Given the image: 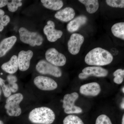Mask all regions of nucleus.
<instances>
[{"instance_id":"f257e3e1","label":"nucleus","mask_w":124,"mask_h":124,"mask_svg":"<svg viewBox=\"0 0 124 124\" xmlns=\"http://www.w3.org/2000/svg\"><path fill=\"white\" fill-rule=\"evenodd\" d=\"M113 57L109 51L100 47L95 48L89 51L85 57L86 64L95 66L108 65L112 62Z\"/></svg>"},{"instance_id":"f03ea898","label":"nucleus","mask_w":124,"mask_h":124,"mask_svg":"<svg viewBox=\"0 0 124 124\" xmlns=\"http://www.w3.org/2000/svg\"><path fill=\"white\" fill-rule=\"evenodd\" d=\"M28 119L33 124H51L55 119L53 111L47 107L36 108L30 112Z\"/></svg>"},{"instance_id":"7ed1b4c3","label":"nucleus","mask_w":124,"mask_h":124,"mask_svg":"<svg viewBox=\"0 0 124 124\" xmlns=\"http://www.w3.org/2000/svg\"><path fill=\"white\" fill-rule=\"evenodd\" d=\"M23 99V95L20 93L10 95L7 98L5 108L8 115L11 116H18L21 115L22 109L19 104Z\"/></svg>"},{"instance_id":"20e7f679","label":"nucleus","mask_w":124,"mask_h":124,"mask_svg":"<svg viewBox=\"0 0 124 124\" xmlns=\"http://www.w3.org/2000/svg\"><path fill=\"white\" fill-rule=\"evenodd\" d=\"M19 32L21 41L31 46H39L43 42V37L37 32L30 31L24 27L20 28Z\"/></svg>"},{"instance_id":"39448f33","label":"nucleus","mask_w":124,"mask_h":124,"mask_svg":"<svg viewBox=\"0 0 124 124\" xmlns=\"http://www.w3.org/2000/svg\"><path fill=\"white\" fill-rule=\"evenodd\" d=\"M79 95L77 93L67 94L64 95L62 100L63 108L64 112L67 114H79L82 113V108L75 105V102L78 99Z\"/></svg>"},{"instance_id":"423d86ee","label":"nucleus","mask_w":124,"mask_h":124,"mask_svg":"<svg viewBox=\"0 0 124 124\" xmlns=\"http://www.w3.org/2000/svg\"><path fill=\"white\" fill-rule=\"evenodd\" d=\"M36 68L39 73L43 75H50L57 78L61 77L62 75L60 68L45 60L39 61L36 65Z\"/></svg>"},{"instance_id":"0eeeda50","label":"nucleus","mask_w":124,"mask_h":124,"mask_svg":"<svg viewBox=\"0 0 124 124\" xmlns=\"http://www.w3.org/2000/svg\"><path fill=\"white\" fill-rule=\"evenodd\" d=\"M45 58L47 62L55 66H63L66 62L65 55L54 48H50L46 51Z\"/></svg>"},{"instance_id":"6e6552de","label":"nucleus","mask_w":124,"mask_h":124,"mask_svg":"<svg viewBox=\"0 0 124 124\" xmlns=\"http://www.w3.org/2000/svg\"><path fill=\"white\" fill-rule=\"evenodd\" d=\"M34 84L38 89L43 91H52L58 87L57 82L50 78L38 76L34 79Z\"/></svg>"},{"instance_id":"1a4fd4ad","label":"nucleus","mask_w":124,"mask_h":124,"mask_svg":"<svg viewBox=\"0 0 124 124\" xmlns=\"http://www.w3.org/2000/svg\"><path fill=\"white\" fill-rule=\"evenodd\" d=\"M84 40V37L81 34L77 33L72 34L68 42V47L69 53L74 55L79 53Z\"/></svg>"},{"instance_id":"9d476101","label":"nucleus","mask_w":124,"mask_h":124,"mask_svg":"<svg viewBox=\"0 0 124 124\" xmlns=\"http://www.w3.org/2000/svg\"><path fill=\"white\" fill-rule=\"evenodd\" d=\"M44 32L50 42H54L62 37L63 32L55 29V24L53 21L49 20L44 28Z\"/></svg>"},{"instance_id":"9b49d317","label":"nucleus","mask_w":124,"mask_h":124,"mask_svg":"<svg viewBox=\"0 0 124 124\" xmlns=\"http://www.w3.org/2000/svg\"><path fill=\"white\" fill-rule=\"evenodd\" d=\"M33 53L31 50L20 51L18 57V68L20 71H24L29 69L30 62L33 56Z\"/></svg>"},{"instance_id":"f8f14e48","label":"nucleus","mask_w":124,"mask_h":124,"mask_svg":"<svg viewBox=\"0 0 124 124\" xmlns=\"http://www.w3.org/2000/svg\"><path fill=\"white\" fill-rule=\"evenodd\" d=\"M101 91L100 85L96 82H91L82 85L80 88V93L86 96L95 97L98 95Z\"/></svg>"},{"instance_id":"ddd939ff","label":"nucleus","mask_w":124,"mask_h":124,"mask_svg":"<svg viewBox=\"0 0 124 124\" xmlns=\"http://www.w3.org/2000/svg\"><path fill=\"white\" fill-rule=\"evenodd\" d=\"M75 15V10L71 7H67L57 12L54 17L62 22H67L72 20Z\"/></svg>"},{"instance_id":"4468645a","label":"nucleus","mask_w":124,"mask_h":124,"mask_svg":"<svg viewBox=\"0 0 124 124\" xmlns=\"http://www.w3.org/2000/svg\"><path fill=\"white\" fill-rule=\"evenodd\" d=\"M88 19L85 16L80 15L70 21L67 25V30L69 32H72L79 30L82 25L87 22Z\"/></svg>"},{"instance_id":"2eb2a0df","label":"nucleus","mask_w":124,"mask_h":124,"mask_svg":"<svg viewBox=\"0 0 124 124\" xmlns=\"http://www.w3.org/2000/svg\"><path fill=\"white\" fill-rule=\"evenodd\" d=\"M82 71L89 77L93 76L98 77H106L108 73L107 69L99 66L86 67L82 70Z\"/></svg>"},{"instance_id":"dca6fc26","label":"nucleus","mask_w":124,"mask_h":124,"mask_svg":"<svg viewBox=\"0 0 124 124\" xmlns=\"http://www.w3.org/2000/svg\"><path fill=\"white\" fill-rule=\"evenodd\" d=\"M17 39L15 36L6 38L0 43V58L6 55L15 44Z\"/></svg>"},{"instance_id":"f3484780","label":"nucleus","mask_w":124,"mask_h":124,"mask_svg":"<svg viewBox=\"0 0 124 124\" xmlns=\"http://www.w3.org/2000/svg\"><path fill=\"white\" fill-rule=\"evenodd\" d=\"M1 68L3 70L9 74H13L16 73L18 69V57L17 55H13L8 62L2 64Z\"/></svg>"},{"instance_id":"a211bd4d","label":"nucleus","mask_w":124,"mask_h":124,"mask_svg":"<svg viewBox=\"0 0 124 124\" xmlns=\"http://www.w3.org/2000/svg\"><path fill=\"white\" fill-rule=\"evenodd\" d=\"M41 1L45 8L54 10H60L63 5V2L60 0H41Z\"/></svg>"},{"instance_id":"6ab92c4d","label":"nucleus","mask_w":124,"mask_h":124,"mask_svg":"<svg viewBox=\"0 0 124 124\" xmlns=\"http://www.w3.org/2000/svg\"><path fill=\"white\" fill-rule=\"evenodd\" d=\"M79 1L85 6L86 11L89 14L95 13L99 7L97 0H79Z\"/></svg>"},{"instance_id":"aec40b11","label":"nucleus","mask_w":124,"mask_h":124,"mask_svg":"<svg viewBox=\"0 0 124 124\" xmlns=\"http://www.w3.org/2000/svg\"><path fill=\"white\" fill-rule=\"evenodd\" d=\"M113 35L117 38L124 40V23H117L114 24L111 28Z\"/></svg>"},{"instance_id":"412c9836","label":"nucleus","mask_w":124,"mask_h":124,"mask_svg":"<svg viewBox=\"0 0 124 124\" xmlns=\"http://www.w3.org/2000/svg\"><path fill=\"white\" fill-rule=\"evenodd\" d=\"M63 124H84L82 120L76 116L69 115L64 118Z\"/></svg>"},{"instance_id":"4be33fe9","label":"nucleus","mask_w":124,"mask_h":124,"mask_svg":"<svg viewBox=\"0 0 124 124\" xmlns=\"http://www.w3.org/2000/svg\"><path fill=\"white\" fill-rule=\"evenodd\" d=\"M114 82L117 84H120L123 82L124 77V70L121 69H117L113 73Z\"/></svg>"},{"instance_id":"5701e85b","label":"nucleus","mask_w":124,"mask_h":124,"mask_svg":"<svg viewBox=\"0 0 124 124\" xmlns=\"http://www.w3.org/2000/svg\"><path fill=\"white\" fill-rule=\"evenodd\" d=\"M21 0H13L7 4L8 9L11 12H14L17 10L19 7L22 5Z\"/></svg>"},{"instance_id":"b1692460","label":"nucleus","mask_w":124,"mask_h":124,"mask_svg":"<svg viewBox=\"0 0 124 124\" xmlns=\"http://www.w3.org/2000/svg\"><path fill=\"white\" fill-rule=\"evenodd\" d=\"M107 4L110 7L114 8H124V0H107Z\"/></svg>"},{"instance_id":"393cba45","label":"nucleus","mask_w":124,"mask_h":124,"mask_svg":"<svg viewBox=\"0 0 124 124\" xmlns=\"http://www.w3.org/2000/svg\"><path fill=\"white\" fill-rule=\"evenodd\" d=\"M5 81L0 77V86L2 88L4 95L5 97L8 98L11 95V91L9 88L8 85L5 84Z\"/></svg>"},{"instance_id":"a878e982","label":"nucleus","mask_w":124,"mask_h":124,"mask_svg":"<svg viewBox=\"0 0 124 124\" xmlns=\"http://www.w3.org/2000/svg\"><path fill=\"white\" fill-rule=\"evenodd\" d=\"M95 124H112V123L108 116L105 115H101L97 118Z\"/></svg>"},{"instance_id":"bb28decb","label":"nucleus","mask_w":124,"mask_h":124,"mask_svg":"<svg viewBox=\"0 0 124 124\" xmlns=\"http://www.w3.org/2000/svg\"><path fill=\"white\" fill-rule=\"evenodd\" d=\"M10 21V18L8 16L4 15L0 18V24L3 26H7Z\"/></svg>"},{"instance_id":"cd10ccee","label":"nucleus","mask_w":124,"mask_h":124,"mask_svg":"<svg viewBox=\"0 0 124 124\" xmlns=\"http://www.w3.org/2000/svg\"><path fill=\"white\" fill-rule=\"evenodd\" d=\"M7 80L9 84H11L16 83L18 79L16 76L10 74L7 76Z\"/></svg>"},{"instance_id":"c85d7f7f","label":"nucleus","mask_w":124,"mask_h":124,"mask_svg":"<svg viewBox=\"0 0 124 124\" xmlns=\"http://www.w3.org/2000/svg\"><path fill=\"white\" fill-rule=\"evenodd\" d=\"M8 85L9 88L10 90L11 93H16L18 89V86L17 84L16 83L9 84Z\"/></svg>"},{"instance_id":"c756f323","label":"nucleus","mask_w":124,"mask_h":124,"mask_svg":"<svg viewBox=\"0 0 124 124\" xmlns=\"http://www.w3.org/2000/svg\"><path fill=\"white\" fill-rule=\"evenodd\" d=\"M89 76L86 74H85V73L82 72V73H80L78 76V77L79 79H86L89 77Z\"/></svg>"},{"instance_id":"7c9ffc66","label":"nucleus","mask_w":124,"mask_h":124,"mask_svg":"<svg viewBox=\"0 0 124 124\" xmlns=\"http://www.w3.org/2000/svg\"><path fill=\"white\" fill-rule=\"evenodd\" d=\"M8 1L7 0H0V8H2L7 5Z\"/></svg>"},{"instance_id":"2f4dec72","label":"nucleus","mask_w":124,"mask_h":124,"mask_svg":"<svg viewBox=\"0 0 124 124\" xmlns=\"http://www.w3.org/2000/svg\"><path fill=\"white\" fill-rule=\"evenodd\" d=\"M5 15V12L4 10L1 9H0V18L4 16Z\"/></svg>"},{"instance_id":"473e14b6","label":"nucleus","mask_w":124,"mask_h":124,"mask_svg":"<svg viewBox=\"0 0 124 124\" xmlns=\"http://www.w3.org/2000/svg\"><path fill=\"white\" fill-rule=\"evenodd\" d=\"M4 29V26H2V25L0 24V32L1 31H3Z\"/></svg>"},{"instance_id":"72a5a7b5","label":"nucleus","mask_w":124,"mask_h":124,"mask_svg":"<svg viewBox=\"0 0 124 124\" xmlns=\"http://www.w3.org/2000/svg\"><path fill=\"white\" fill-rule=\"evenodd\" d=\"M124 101H123V102H122V104H121V107L122 109H124Z\"/></svg>"},{"instance_id":"f704fd0d","label":"nucleus","mask_w":124,"mask_h":124,"mask_svg":"<svg viewBox=\"0 0 124 124\" xmlns=\"http://www.w3.org/2000/svg\"><path fill=\"white\" fill-rule=\"evenodd\" d=\"M122 124H124V115H123L122 118Z\"/></svg>"},{"instance_id":"c9c22d12","label":"nucleus","mask_w":124,"mask_h":124,"mask_svg":"<svg viewBox=\"0 0 124 124\" xmlns=\"http://www.w3.org/2000/svg\"><path fill=\"white\" fill-rule=\"evenodd\" d=\"M0 124H4V122H2V121L0 120Z\"/></svg>"},{"instance_id":"e433bc0d","label":"nucleus","mask_w":124,"mask_h":124,"mask_svg":"<svg viewBox=\"0 0 124 124\" xmlns=\"http://www.w3.org/2000/svg\"><path fill=\"white\" fill-rule=\"evenodd\" d=\"M1 90L0 86V95H1Z\"/></svg>"},{"instance_id":"4c0bfd02","label":"nucleus","mask_w":124,"mask_h":124,"mask_svg":"<svg viewBox=\"0 0 124 124\" xmlns=\"http://www.w3.org/2000/svg\"><path fill=\"white\" fill-rule=\"evenodd\" d=\"M124 87H123V89H122V91H123V93H124Z\"/></svg>"},{"instance_id":"58836bf2","label":"nucleus","mask_w":124,"mask_h":124,"mask_svg":"<svg viewBox=\"0 0 124 124\" xmlns=\"http://www.w3.org/2000/svg\"></svg>"}]
</instances>
